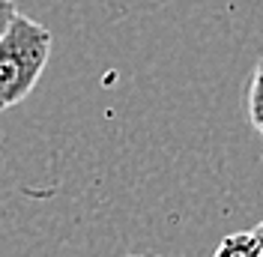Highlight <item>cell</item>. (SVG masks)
I'll return each instance as SVG.
<instances>
[{
	"instance_id": "1",
	"label": "cell",
	"mask_w": 263,
	"mask_h": 257,
	"mask_svg": "<svg viewBox=\"0 0 263 257\" xmlns=\"http://www.w3.org/2000/svg\"><path fill=\"white\" fill-rule=\"evenodd\" d=\"M54 36L45 24L18 12L0 39V111L21 105L39 84L51 57Z\"/></svg>"
},
{
	"instance_id": "5",
	"label": "cell",
	"mask_w": 263,
	"mask_h": 257,
	"mask_svg": "<svg viewBox=\"0 0 263 257\" xmlns=\"http://www.w3.org/2000/svg\"><path fill=\"white\" fill-rule=\"evenodd\" d=\"M120 257H159V254H147V251H132V254H120Z\"/></svg>"
},
{
	"instance_id": "6",
	"label": "cell",
	"mask_w": 263,
	"mask_h": 257,
	"mask_svg": "<svg viewBox=\"0 0 263 257\" xmlns=\"http://www.w3.org/2000/svg\"><path fill=\"white\" fill-rule=\"evenodd\" d=\"M254 236H257V240H260V245H263V222L257 227H254Z\"/></svg>"
},
{
	"instance_id": "2",
	"label": "cell",
	"mask_w": 263,
	"mask_h": 257,
	"mask_svg": "<svg viewBox=\"0 0 263 257\" xmlns=\"http://www.w3.org/2000/svg\"><path fill=\"white\" fill-rule=\"evenodd\" d=\"M213 257H263V245L254 236V230H239V233H228L218 242Z\"/></svg>"
},
{
	"instance_id": "4",
	"label": "cell",
	"mask_w": 263,
	"mask_h": 257,
	"mask_svg": "<svg viewBox=\"0 0 263 257\" xmlns=\"http://www.w3.org/2000/svg\"><path fill=\"white\" fill-rule=\"evenodd\" d=\"M18 18V6L15 0H0V39L6 36V30L12 27V21Z\"/></svg>"
},
{
	"instance_id": "3",
	"label": "cell",
	"mask_w": 263,
	"mask_h": 257,
	"mask_svg": "<svg viewBox=\"0 0 263 257\" xmlns=\"http://www.w3.org/2000/svg\"><path fill=\"white\" fill-rule=\"evenodd\" d=\"M248 120L257 135H263V57L254 63L251 84H248Z\"/></svg>"
}]
</instances>
